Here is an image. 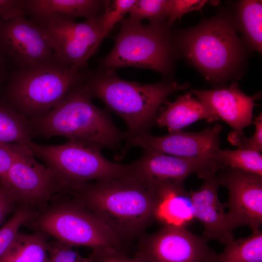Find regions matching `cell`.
<instances>
[{
    "label": "cell",
    "mask_w": 262,
    "mask_h": 262,
    "mask_svg": "<svg viewBox=\"0 0 262 262\" xmlns=\"http://www.w3.org/2000/svg\"><path fill=\"white\" fill-rule=\"evenodd\" d=\"M100 16L82 22L60 18L37 23L49 33L56 58L65 64L72 65L86 62L104 38Z\"/></svg>",
    "instance_id": "5bb4252c"
},
{
    "label": "cell",
    "mask_w": 262,
    "mask_h": 262,
    "mask_svg": "<svg viewBox=\"0 0 262 262\" xmlns=\"http://www.w3.org/2000/svg\"><path fill=\"white\" fill-rule=\"evenodd\" d=\"M167 0H136L129 12V18L141 22L148 19L150 23H165Z\"/></svg>",
    "instance_id": "4316f807"
},
{
    "label": "cell",
    "mask_w": 262,
    "mask_h": 262,
    "mask_svg": "<svg viewBox=\"0 0 262 262\" xmlns=\"http://www.w3.org/2000/svg\"><path fill=\"white\" fill-rule=\"evenodd\" d=\"M219 119L206 104L187 93L173 102H166L164 110L157 115L154 124L167 128L170 132L182 131L200 120L213 122Z\"/></svg>",
    "instance_id": "d6986e66"
},
{
    "label": "cell",
    "mask_w": 262,
    "mask_h": 262,
    "mask_svg": "<svg viewBox=\"0 0 262 262\" xmlns=\"http://www.w3.org/2000/svg\"><path fill=\"white\" fill-rule=\"evenodd\" d=\"M18 207L15 200L0 182V225L11 213H14Z\"/></svg>",
    "instance_id": "e575fe53"
},
{
    "label": "cell",
    "mask_w": 262,
    "mask_h": 262,
    "mask_svg": "<svg viewBox=\"0 0 262 262\" xmlns=\"http://www.w3.org/2000/svg\"><path fill=\"white\" fill-rule=\"evenodd\" d=\"M27 145L21 144L16 158L0 180L18 206L34 210L46 207L65 189L45 165L36 160Z\"/></svg>",
    "instance_id": "9c48e42d"
},
{
    "label": "cell",
    "mask_w": 262,
    "mask_h": 262,
    "mask_svg": "<svg viewBox=\"0 0 262 262\" xmlns=\"http://www.w3.org/2000/svg\"><path fill=\"white\" fill-rule=\"evenodd\" d=\"M159 218L165 224L184 226L194 218L192 201L190 192L184 186L169 192L163 198Z\"/></svg>",
    "instance_id": "cb8c5ba5"
},
{
    "label": "cell",
    "mask_w": 262,
    "mask_h": 262,
    "mask_svg": "<svg viewBox=\"0 0 262 262\" xmlns=\"http://www.w3.org/2000/svg\"><path fill=\"white\" fill-rule=\"evenodd\" d=\"M72 247L55 240L49 241V262H94L89 257L81 255Z\"/></svg>",
    "instance_id": "4dcf8cb0"
},
{
    "label": "cell",
    "mask_w": 262,
    "mask_h": 262,
    "mask_svg": "<svg viewBox=\"0 0 262 262\" xmlns=\"http://www.w3.org/2000/svg\"><path fill=\"white\" fill-rule=\"evenodd\" d=\"M34 210L18 206L11 217L0 229V261L13 243L19 228L30 218Z\"/></svg>",
    "instance_id": "484cf974"
},
{
    "label": "cell",
    "mask_w": 262,
    "mask_h": 262,
    "mask_svg": "<svg viewBox=\"0 0 262 262\" xmlns=\"http://www.w3.org/2000/svg\"><path fill=\"white\" fill-rule=\"evenodd\" d=\"M27 14L26 0H0V21Z\"/></svg>",
    "instance_id": "d6a6232c"
},
{
    "label": "cell",
    "mask_w": 262,
    "mask_h": 262,
    "mask_svg": "<svg viewBox=\"0 0 262 262\" xmlns=\"http://www.w3.org/2000/svg\"><path fill=\"white\" fill-rule=\"evenodd\" d=\"M49 236L38 231L18 232L2 262H49Z\"/></svg>",
    "instance_id": "ffe728a7"
},
{
    "label": "cell",
    "mask_w": 262,
    "mask_h": 262,
    "mask_svg": "<svg viewBox=\"0 0 262 262\" xmlns=\"http://www.w3.org/2000/svg\"><path fill=\"white\" fill-rule=\"evenodd\" d=\"M138 240L135 256L146 262H212L217 253L201 236L171 223Z\"/></svg>",
    "instance_id": "30bf717a"
},
{
    "label": "cell",
    "mask_w": 262,
    "mask_h": 262,
    "mask_svg": "<svg viewBox=\"0 0 262 262\" xmlns=\"http://www.w3.org/2000/svg\"></svg>",
    "instance_id": "8d00e7d4"
},
{
    "label": "cell",
    "mask_w": 262,
    "mask_h": 262,
    "mask_svg": "<svg viewBox=\"0 0 262 262\" xmlns=\"http://www.w3.org/2000/svg\"><path fill=\"white\" fill-rule=\"evenodd\" d=\"M27 146L64 186L65 194L88 182L128 172L127 164L107 160L101 152L102 147L94 142L69 140L61 145L50 146L31 142Z\"/></svg>",
    "instance_id": "ba28073f"
},
{
    "label": "cell",
    "mask_w": 262,
    "mask_h": 262,
    "mask_svg": "<svg viewBox=\"0 0 262 262\" xmlns=\"http://www.w3.org/2000/svg\"><path fill=\"white\" fill-rule=\"evenodd\" d=\"M0 49L12 61L16 68L56 57L45 28L25 16L0 21Z\"/></svg>",
    "instance_id": "7c38bea8"
},
{
    "label": "cell",
    "mask_w": 262,
    "mask_h": 262,
    "mask_svg": "<svg viewBox=\"0 0 262 262\" xmlns=\"http://www.w3.org/2000/svg\"><path fill=\"white\" fill-rule=\"evenodd\" d=\"M88 257L94 262H146L135 255L129 258L123 249L109 246L92 248Z\"/></svg>",
    "instance_id": "1f68e13d"
},
{
    "label": "cell",
    "mask_w": 262,
    "mask_h": 262,
    "mask_svg": "<svg viewBox=\"0 0 262 262\" xmlns=\"http://www.w3.org/2000/svg\"><path fill=\"white\" fill-rule=\"evenodd\" d=\"M205 0H167L166 23L170 26L190 12L198 11L207 3Z\"/></svg>",
    "instance_id": "f546056e"
},
{
    "label": "cell",
    "mask_w": 262,
    "mask_h": 262,
    "mask_svg": "<svg viewBox=\"0 0 262 262\" xmlns=\"http://www.w3.org/2000/svg\"><path fill=\"white\" fill-rule=\"evenodd\" d=\"M222 129L220 124H216L196 132L180 131L162 136H154L148 132L133 138L127 150L138 147L182 158L214 163L221 167L217 155L220 149L219 135Z\"/></svg>",
    "instance_id": "9a60e30c"
},
{
    "label": "cell",
    "mask_w": 262,
    "mask_h": 262,
    "mask_svg": "<svg viewBox=\"0 0 262 262\" xmlns=\"http://www.w3.org/2000/svg\"><path fill=\"white\" fill-rule=\"evenodd\" d=\"M170 28L166 22L144 25L129 18L123 19L114 37V46L99 60V69L130 66L169 74L177 51Z\"/></svg>",
    "instance_id": "52a82bcc"
},
{
    "label": "cell",
    "mask_w": 262,
    "mask_h": 262,
    "mask_svg": "<svg viewBox=\"0 0 262 262\" xmlns=\"http://www.w3.org/2000/svg\"><path fill=\"white\" fill-rule=\"evenodd\" d=\"M86 65L65 64L56 57L16 68L4 90L6 103L29 119L46 115L65 98Z\"/></svg>",
    "instance_id": "5b68a950"
},
{
    "label": "cell",
    "mask_w": 262,
    "mask_h": 262,
    "mask_svg": "<svg viewBox=\"0 0 262 262\" xmlns=\"http://www.w3.org/2000/svg\"><path fill=\"white\" fill-rule=\"evenodd\" d=\"M67 194L81 201L124 245L139 238L159 218L161 200L143 182L128 172L92 181Z\"/></svg>",
    "instance_id": "6da1fadb"
},
{
    "label": "cell",
    "mask_w": 262,
    "mask_h": 262,
    "mask_svg": "<svg viewBox=\"0 0 262 262\" xmlns=\"http://www.w3.org/2000/svg\"><path fill=\"white\" fill-rule=\"evenodd\" d=\"M191 92L236 132H243L245 127L253 122L255 101L259 98L260 93L248 96L241 90L236 82L225 87L208 90L192 89Z\"/></svg>",
    "instance_id": "e0dca14e"
},
{
    "label": "cell",
    "mask_w": 262,
    "mask_h": 262,
    "mask_svg": "<svg viewBox=\"0 0 262 262\" xmlns=\"http://www.w3.org/2000/svg\"><path fill=\"white\" fill-rule=\"evenodd\" d=\"M20 145L0 142V180L5 175L14 163Z\"/></svg>",
    "instance_id": "836d02e7"
},
{
    "label": "cell",
    "mask_w": 262,
    "mask_h": 262,
    "mask_svg": "<svg viewBox=\"0 0 262 262\" xmlns=\"http://www.w3.org/2000/svg\"><path fill=\"white\" fill-rule=\"evenodd\" d=\"M82 78L90 97L103 101L127 124L128 138L121 149V158L127 153V147L133 138L149 132L159 107L167 98L189 86L173 81L142 84L120 78L114 70L91 71L85 67Z\"/></svg>",
    "instance_id": "7a4b0ae2"
},
{
    "label": "cell",
    "mask_w": 262,
    "mask_h": 262,
    "mask_svg": "<svg viewBox=\"0 0 262 262\" xmlns=\"http://www.w3.org/2000/svg\"><path fill=\"white\" fill-rule=\"evenodd\" d=\"M83 71L59 104L46 115L30 120L33 134L87 141L112 150L121 148V142L128 140L127 132L115 125L107 111L93 103L82 82Z\"/></svg>",
    "instance_id": "3957f363"
},
{
    "label": "cell",
    "mask_w": 262,
    "mask_h": 262,
    "mask_svg": "<svg viewBox=\"0 0 262 262\" xmlns=\"http://www.w3.org/2000/svg\"><path fill=\"white\" fill-rule=\"evenodd\" d=\"M106 0H26L27 14L37 23L52 19L99 16Z\"/></svg>",
    "instance_id": "ac0fdd59"
},
{
    "label": "cell",
    "mask_w": 262,
    "mask_h": 262,
    "mask_svg": "<svg viewBox=\"0 0 262 262\" xmlns=\"http://www.w3.org/2000/svg\"><path fill=\"white\" fill-rule=\"evenodd\" d=\"M237 26L245 40L253 50L262 51V0H243L238 2L236 9Z\"/></svg>",
    "instance_id": "44dd1931"
},
{
    "label": "cell",
    "mask_w": 262,
    "mask_h": 262,
    "mask_svg": "<svg viewBox=\"0 0 262 262\" xmlns=\"http://www.w3.org/2000/svg\"><path fill=\"white\" fill-rule=\"evenodd\" d=\"M255 131L250 138L246 137L243 132L235 131L231 132L229 136V141L237 146L238 148L250 150L260 153L262 150V113L255 118L253 122Z\"/></svg>",
    "instance_id": "f1b7e54d"
},
{
    "label": "cell",
    "mask_w": 262,
    "mask_h": 262,
    "mask_svg": "<svg viewBox=\"0 0 262 262\" xmlns=\"http://www.w3.org/2000/svg\"><path fill=\"white\" fill-rule=\"evenodd\" d=\"M33 136L30 119L0 99V142L27 145Z\"/></svg>",
    "instance_id": "7402d4cb"
},
{
    "label": "cell",
    "mask_w": 262,
    "mask_h": 262,
    "mask_svg": "<svg viewBox=\"0 0 262 262\" xmlns=\"http://www.w3.org/2000/svg\"><path fill=\"white\" fill-rule=\"evenodd\" d=\"M136 0H106L104 11L100 16L104 38L114 26L129 13Z\"/></svg>",
    "instance_id": "83f0119b"
},
{
    "label": "cell",
    "mask_w": 262,
    "mask_h": 262,
    "mask_svg": "<svg viewBox=\"0 0 262 262\" xmlns=\"http://www.w3.org/2000/svg\"><path fill=\"white\" fill-rule=\"evenodd\" d=\"M226 168L216 177L220 186L227 188L228 198L224 203L233 230L247 226L251 232L262 225V176Z\"/></svg>",
    "instance_id": "4fadbf2b"
},
{
    "label": "cell",
    "mask_w": 262,
    "mask_h": 262,
    "mask_svg": "<svg viewBox=\"0 0 262 262\" xmlns=\"http://www.w3.org/2000/svg\"><path fill=\"white\" fill-rule=\"evenodd\" d=\"M216 174L204 179L198 189L190 192L193 215L203 227L201 236L205 240H216L226 246L234 240L233 230L219 198L220 185Z\"/></svg>",
    "instance_id": "2e32d148"
},
{
    "label": "cell",
    "mask_w": 262,
    "mask_h": 262,
    "mask_svg": "<svg viewBox=\"0 0 262 262\" xmlns=\"http://www.w3.org/2000/svg\"><path fill=\"white\" fill-rule=\"evenodd\" d=\"M217 160L222 169L230 167L262 176L260 153L247 149H219Z\"/></svg>",
    "instance_id": "d4e9b609"
},
{
    "label": "cell",
    "mask_w": 262,
    "mask_h": 262,
    "mask_svg": "<svg viewBox=\"0 0 262 262\" xmlns=\"http://www.w3.org/2000/svg\"><path fill=\"white\" fill-rule=\"evenodd\" d=\"M128 171L154 193L170 187L184 186L186 179L196 174L204 179L221 169L217 164L182 158L146 148L140 157L127 164Z\"/></svg>",
    "instance_id": "8fae6325"
},
{
    "label": "cell",
    "mask_w": 262,
    "mask_h": 262,
    "mask_svg": "<svg viewBox=\"0 0 262 262\" xmlns=\"http://www.w3.org/2000/svg\"><path fill=\"white\" fill-rule=\"evenodd\" d=\"M24 225L71 247L122 249L124 246L105 223L68 194H59L46 207L35 210Z\"/></svg>",
    "instance_id": "8992f818"
},
{
    "label": "cell",
    "mask_w": 262,
    "mask_h": 262,
    "mask_svg": "<svg viewBox=\"0 0 262 262\" xmlns=\"http://www.w3.org/2000/svg\"><path fill=\"white\" fill-rule=\"evenodd\" d=\"M212 262H262V232L234 240L216 253Z\"/></svg>",
    "instance_id": "603a6c76"
},
{
    "label": "cell",
    "mask_w": 262,
    "mask_h": 262,
    "mask_svg": "<svg viewBox=\"0 0 262 262\" xmlns=\"http://www.w3.org/2000/svg\"><path fill=\"white\" fill-rule=\"evenodd\" d=\"M6 58L5 55L0 49V86L5 77Z\"/></svg>",
    "instance_id": "d590c367"
},
{
    "label": "cell",
    "mask_w": 262,
    "mask_h": 262,
    "mask_svg": "<svg viewBox=\"0 0 262 262\" xmlns=\"http://www.w3.org/2000/svg\"><path fill=\"white\" fill-rule=\"evenodd\" d=\"M173 38L177 51L212 82L233 78L244 62L234 22L224 15L205 19Z\"/></svg>",
    "instance_id": "277c9868"
}]
</instances>
